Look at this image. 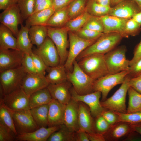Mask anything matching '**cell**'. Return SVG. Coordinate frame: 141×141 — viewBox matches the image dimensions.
Here are the masks:
<instances>
[{"instance_id": "1", "label": "cell", "mask_w": 141, "mask_h": 141, "mask_svg": "<svg viewBox=\"0 0 141 141\" xmlns=\"http://www.w3.org/2000/svg\"><path fill=\"white\" fill-rule=\"evenodd\" d=\"M123 38L116 32L103 33L92 44L83 50L77 57L78 61L82 58L94 53L105 54L116 47Z\"/></svg>"}, {"instance_id": "2", "label": "cell", "mask_w": 141, "mask_h": 141, "mask_svg": "<svg viewBox=\"0 0 141 141\" xmlns=\"http://www.w3.org/2000/svg\"><path fill=\"white\" fill-rule=\"evenodd\" d=\"M104 55L98 53L92 54L82 58L77 62L85 73L96 80L109 74Z\"/></svg>"}, {"instance_id": "3", "label": "cell", "mask_w": 141, "mask_h": 141, "mask_svg": "<svg viewBox=\"0 0 141 141\" xmlns=\"http://www.w3.org/2000/svg\"><path fill=\"white\" fill-rule=\"evenodd\" d=\"M68 80L73 86L76 92L84 95L94 92L93 84L96 80L90 77L80 68L75 60L71 71L67 72Z\"/></svg>"}, {"instance_id": "4", "label": "cell", "mask_w": 141, "mask_h": 141, "mask_svg": "<svg viewBox=\"0 0 141 141\" xmlns=\"http://www.w3.org/2000/svg\"><path fill=\"white\" fill-rule=\"evenodd\" d=\"M27 73L22 66L0 72L2 95L8 94L21 88L22 81Z\"/></svg>"}, {"instance_id": "5", "label": "cell", "mask_w": 141, "mask_h": 141, "mask_svg": "<svg viewBox=\"0 0 141 141\" xmlns=\"http://www.w3.org/2000/svg\"><path fill=\"white\" fill-rule=\"evenodd\" d=\"M126 51L125 46L122 45L115 48L104 54L105 61L109 74L128 70L130 60L126 58Z\"/></svg>"}, {"instance_id": "6", "label": "cell", "mask_w": 141, "mask_h": 141, "mask_svg": "<svg viewBox=\"0 0 141 141\" xmlns=\"http://www.w3.org/2000/svg\"><path fill=\"white\" fill-rule=\"evenodd\" d=\"M130 79L127 74L121 86L113 95L110 98L101 102L103 107L113 111L127 113L126 99L130 87L129 81Z\"/></svg>"}, {"instance_id": "7", "label": "cell", "mask_w": 141, "mask_h": 141, "mask_svg": "<svg viewBox=\"0 0 141 141\" xmlns=\"http://www.w3.org/2000/svg\"><path fill=\"white\" fill-rule=\"evenodd\" d=\"M69 48L68 56L64 64L67 72L71 71L73 63L77 56L83 50L96 40H88L82 39L74 32L69 31Z\"/></svg>"}, {"instance_id": "8", "label": "cell", "mask_w": 141, "mask_h": 141, "mask_svg": "<svg viewBox=\"0 0 141 141\" xmlns=\"http://www.w3.org/2000/svg\"><path fill=\"white\" fill-rule=\"evenodd\" d=\"M48 36L52 40L58 51L60 59V64L64 65L68 53L69 45L67 39L68 31L64 27L55 28L47 26Z\"/></svg>"}, {"instance_id": "9", "label": "cell", "mask_w": 141, "mask_h": 141, "mask_svg": "<svg viewBox=\"0 0 141 141\" xmlns=\"http://www.w3.org/2000/svg\"><path fill=\"white\" fill-rule=\"evenodd\" d=\"M128 73V70L124 71L114 74H108L96 80L93 84L94 91L100 92L102 95V101H104L113 88L123 82Z\"/></svg>"}, {"instance_id": "10", "label": "cell", "mask_w": 141, "mask_h": 141, "mask_svg": "<svg viewBox=\"0 0 141 141\" xmlns=\"http://www.w3.org/2000/svg\"><path fill=\"white\" fill-rule=\"evenodd\" d=\"M33 51L37 55L48 67L60 64L58 51L52 40L48 36L44 42Z\"/></svg>"}, {"instance_id": "11", "label": "cell", "mask_w": 141, "mask_h": 141, "mask_svg": "<svg viewBox=\"0 0 141 141\" xmlns=\"http://www.w3.org/2000/svg\"><path fill=\"white\" fill-rule=\"evenodd\" d=\"M70 92L72 99L77 102H82L89 107L91 115L94 118L101 115L105 109L102 106L100 101L101 93L99 91L80 95L76 92L73 87L70 89Z\"/></svg>"}, {"instance_id": "12", "label": "cell", "mask_w": 141, "mask_h": 141, "mask_svg": "<svg viewBox=\"0 0 141 141\" xmlns=\"http://www.w3.org/2000/svg\"><path fill=\"white\" fill-rule=\"evenodd\" d=\"M5 105L11 111H15L30 109L29 97L21 87L1 98Z\"/></svg>"}, {"instance_id": "13", "label": "cell", "mask_w": 141, "mask_h": 141, "mask_svg": "<svg viewBox=\"0 0 141 141\" xmlns=\"http://www.w3.org/2000/svg\"><path fill=\"white\" fill-rule=\"evenodd\" d=\"M23 20L17 3L10 6L0 14L1 24L10 29L16 37L19 25L22 24Z\"/></svg>"}, {"instance_id": "14", "label": "cell", "mask_w": 141, "mask_h": 141, "mask_svg": "<svg viewBox=\"0 0 141 141\" xmlns=\"http://www.w3.org/2000/svg\"><path fill=\"white\" fill-rule=\"evenodd\" d=\"M12 114L15 128L18 135L33 132L38 128L30 109L12 111Z\"/></svg>"}, {"instance_id": "15", "label": "cell", "mask_w": 141, "mask_h": 141, "mask_svg": "<svg viewBox=\"0 0 141 141\" xmlns=\"http://www.w3.org/2000/svg\"><path fill=\"white\" fill-rule=\"evenodd\" d=\"M24 54L18 50L0 49V72L22 66Z\"/></svg>"}, {"instance_id": "16", "label": "cell", "mask_w": 141, "mask_h": 141, "mask_svg": "<svg viewBox=\"0 0 141 141\" xmlns=\"http://www.w3.org/2000/svg\"><path fill=\"white\" fill-rule=\"evenodd\" d=\"M49 84L45 75L27 73L23 79L21 87L30 97L33 93L47 87Z\"/></svg>"}, {"instance_id": "17", "label": "cell", "mask_w": 141, "mask_h": 141, "mask_svg": "<svg viewBox=\"0 0 141 141\" xmlns=\"http://www.w3.org/2000/svg\"><path fill=\"white\" fill-rule=\"evenodd\" d=\"M141 10L133 0H123L111 7L108 15L128 19Z\"/></svg>"}, {"instance_id": "18", "label": "cell", "mask_w": 141, "mask_h": 141, "mask_svg": "<svg viewBox=\"0 0 141 141\" xmlns=\"http://www.w3.org/2000/svg\"><path fill=\"white\" fill-rule=\"evenodd\" d=\"M72 85L67 80L58 84H49L47 87L52 99L66 105L72 99L70 92Z\"/></svg>"}, {"instance_id": "19", "label": "cell", "mask_w": 141, "mask_h": 141, "mask_svg": "<svg viewBox=\"0 0 141 141\" xmlns=\"http://www.w3.org/2000/svg\"><path fill=\"white\" fill-rule=\"evenodd\" d=\"M48 104V127L60 126L64 124L66 105L53 99Z\"/></svg>"}, {"instance_id": "20", "label": "cell", "mask_w": 141, "mask_h": 141, "mask_svg": "<svg viewBox=\"0 0 141 141\" xmlns=\"http://www.w3.org/2000/svg\"><path fill=\"white\" fill-rule=\"evenodd\" d=\"M78 102V123L79 130L88 133L96 132L95 120L91 115L89 107L82 102Z\"/></svg>"}, {"instance_id": "21", "label": "cell", "mask_w": 141, "mask_h": 141, "mask_svg": "<svg viewBox=\"0 0 141 141\" xmlns=\"http://www.w3.org/2000/svg\"><path fill=\"white\" fill-rule=\"evenodd\" d=\"M60 126L42 127L35 131L18 135L15 140L18 141H46L53 132L57 130Z\"/></svg>"}, {"instance_id": "22", "label": "cell", "mask_w": 141, "mask_h": 141, "mask_svg": "<svg viewBox=\"0 0 141 141\" xmlns=\"http://www.w3.org/2000/svg\"><path fill=\"white\" fill-rule=\"evenodd\" d=\"M78 118V102L71 99L66 105L64 124L71 131L76 132L79 130Z\"/></svg>"}, {"instance_id": "23", "label": "cell", "mask_w": 141, "mask_h": 141, "mask_svg": "<svg viewBox=\"0 0 141 141\" xmlns=\"http://www.w3.org/2000/svg\"><path fill=\"white\" fill-rule=\"evenodd\" d=\"M100 18L103 26L104 33L117 32L120 34L124 38V29L128 19L109 15L100 17Z\"/></svg>"}, {"instance_id": "24", "label": "cell", "mask_w": 141, "mask_h": 141, "mask_svg": "<svg viewBox=\"0 0 141 141\" xmlns=\"http://www.w3.org/2000/svg\"><path fill=\"white\" fill-rule=\"evenodd\" d=\"M8 27L0 25V49L18 50L17 38Z\"/></svg>"}, {"instance_id": "25", "label": "cell", "mask_w": 141, "mask_h": 141, "mask_svg": "<svg viewBox=\"0 0 141 141\" xmlns=\"http://www.w3.org/2000/svg\"><path fill=\"white\" fill-rule=\"evenodd\" d=\"M48 73L45 76L49 84H57L63 83L68 80L67 72L64 65L48 67Z\"/></svg>"}, {"instance_id": "26", "label": "cell", "mask_w": 141, "mask_h": 141, "mask_svg": "<svg viewBox=\"0 0 141 141\" xmlns=\"http://www.w3.org/2000/svg\"><path fill=\"white\" fill-rule=\"evenodd\" d=\"M55 10L53 8L33 13L26 20L25 26L30 28L32 26H46L49 19Z\"/></svg>"}, {"instance_id": "27", "label": "cell", "mask_w": 141, "mask_h": 141, "mask_svg": "<svg viewBox=\"0 0 141 141\" xmlns=\"http://www.w3.org/2000/svg\"><path fill=\"white\" fill-rule=\"evenodd\" d=\"M52 99L47 87L39 90L33 93L30 96V109L48 104Z\"/></svg>"}, {"instance_id": "28", "label": "cell", "mask_w": 141, "mask_h": 141, "mask_svg": "<svg viewBox=\"0 0 141 141\" xmlns=\"http://www.w3.org/2000/svg\"><path fill=\"white\" fill-rule=\"evenodd\" d=\"M29 28L21 24L17 36L18 50L24 53H30L32 51V44L28 34Z\"/></svg>"}, {"instance_id": "29", "label": "cell", "mask_w": 141, "mask_h": 141, "mask_svg": "<svg viewBox=\"0 0 141 141\" xmlns=\"http://www.w3.org/2000/svg\"><path fill=\"white\" fill-rule=\"evenodd\" d=\"M28 34L32 45L38 47L48 36L47 26L42 25L32 26L29 28Z\"/></svg>"}, {"instance_id": "30", "label": "cell", "mask_w": 141, "mask_h": 141, "mask_svg": "<svg viewBox=\"0 0 141 141\" xmlns=\"http://www.w3.org/2000/svg\"><path fill=\"white\" fill-rule=\"evenodd\" d=\"M132 131L128 123L124 122H119L111 127L104 136L105 139L117 140Z\"/></svg>"}, {"instance_id": "31", "label": "cell", "mask_w": 141, "mask_h": 141, "mask_svg": "<svg viewBox=\"0 0 141 141\" xmlns=\"http://www.w3.org/2000/svg\"><path fill=\"white\" fill-rule=\"evenodd\" d=\"M68 7V6L55 11L48 20L46 26L55 28L64 26L70 20Z\"/></svg>"}, {"instance_id": "32", "label": "cell", "mask_w": 141, "mask_h": 141, "mask_svg": "<svg viewBox=\"0 0 141 141\" xmlns=\"http://www.w3.org/2000/svg\"><path fill=\"white\" fill-rule=\"evenodd\" d=\"M48 104L30 109L32 115L38 128L48 127Z\"/></svg>"}, {"instance_id": "33", "label": "cell", "mask_w": 141, "mask_h": 141, "mask_svg": "<svg viewBox=\"0 0 141 141\" xmlns=\"http://www.w3.org/2000/svg\"><path fill=\"white\" fill-rule=\"evenodd\" d=\"M0 122L10 128L16 136L18 135L14 123L12 111L5 105L1 98L0 99Z\"/></svg>"}, {"instance_id": "34", "label": "cell", "mask_w": 141, "mask_h": 141, "mask_svg": "<svg viewBox=\"0 0 141 141\" xmlns=\"http://www.w3.org/2000/svg\"><path fill=\"white\" fill-rule=\"evenodd\" d=\"M48 141H75V132L70 131L64 124L60 126L57 130L53 132Z\"/></svg>"}, {"instance_id": "35", "label": "cell", "mask_w": 141, "mask_h": 141, "mask_svg": "<svg viewBox=\"0 0 141 141\" xmlns=\"http://www.w3.org/2000/svg\"><path fill=\"white\" fill-rule=\"evenodd\" d=\"M111 7L101 5L95 0H88L85 10L92 16L100 17L108 15Z\"/></svg>"}, {"instance_id": "36", "label": "cell", "mask_w": 141, "mask_h": 141, "mask_svg": "<svg viewBox=\"0 0 141 141\" xmlns=\"http://www.w3.org/2000/svg\"><path fill=\"white\" fill-rule=\"evenodd\" d=\"M128 92L129 101L127 113L141 111V94L130 86Z\"/></svg>"}, {"instance_id": "37", "label": "cell", "mask_w": 141, "mask_h": 141, "mask_svg": "<svg viewBox=\"0 0 141 141\" xmlns=\"http://www.w3.org/2000/svg\"><path fill=\"white\" fill-rule=\"evenodd\" d=\"M91 15L85 10L75 18L69 20L64 27L69 31L75 32L82 28Z\"/></svg>"}, {"instance_id": "38", "label": "cell", "mask_w": 141, "mask_h": 141, "mask_svg": "<svg viewBox=\"0 0 141 141\" xmlns=\"http://www.w3.org/2000/svg\"><path fill=\"white\" fill-rule=\"evenodd\" d=\"M88 0H74L68 7L70 20L79 16L85 11Z\"/></svg>"}, {"instance_id": "39", "label": "cell", "mask_w": 141, "mask_h": 141, "mask_svg": "<svg viewBox=\"0 0 141 141\" xmlns=\"http://www.w3.org/2000/svg\"><path fill=\"white\" fill-rule=\"evenodd\" d=\"M35 0H19L17 4L23 20H26L33 13Z\"/></svg>"}, {"instance_id": "40", "label": "cell", "mask_w": 141, "mask_h": 141, "mask_svg": "<svg viewBox=\"0 0 141 141\" xmlns=\"http://www.w3.org/2000/svg\"><path fill=\"white\" fill-rule=\"evenodd\" d=\"M114 111L118 116V122H124L134 124L141 122V111L130 113Z\"/></svg>"}, {"instance_id": "41", "label": "cell", "mask_w": 141, "mask_h": 141, "mask_svg": "<svg viewBox=\"0 0 141 141\" xmlns=\"http://www.w3.org/2000/svg\"><path fill=\"white\" fill-rule=\"evenodd\" d=\"M141 31V25L132 18L127 21L124 31V38L138 35Z\"/></svg>"}, {"instance_id": "42", "label": "cell", "mask_w": 141, "mask_h": 141, "mask_svg": "<svg viewBox=\"0 0 141 141\" xmlns=\"http://www.w3.org/2000/svg\"><path fill=\"white\" fill-rule=\"evenodd\" d=\"M75 33L79 37L88 40H96L103 33L82 28Z\"/></svg>"}, {"instance_id": "43", "label": "cell", "mask_w": 141, "mask_h": 141, "mask_svg": "<svg viewBox=\"0 0 141 141\" xmlns=\"http://www.w3.org/2000/svg\"><path fill=\"white\" fill-rule=\"evenodd\" d=\"M82 28L103 33V25L99 17L91 15Z\"/></svg>"}, {"instance_id": "44", "label": "cell", "mask_w": 141, "mask_h": 141, "mask_svg": "<svg viewBox=\"0 0 141 141\" xmlns=\"http://www.w3.org/2000/svg\"><path fill=\"white\" fill-rule=\"evenodd\" d=\"M95 118V127L96 132L104 136L108 131L111 125L101 115Z\"/></svg>"}, {"instance_id": "45", "label": "cell", "mask_w": 141, "mask_h": 141, "mask_svg": "<svg viewBox=\"0 0 141 141\" xmlns=\"http://www.w3.org/2000/svg\"><path fill=\"white\" fill-rule=\"evenodd\" d=\"M30 54L32 58L37 73L45 75L46 71L47 70L48 67L42 59L32 51Z\"/></svg>"}, {"instance_id": "46", "label": "cell", "mask_w": 141, "mask_h": 141, "mask_svg": "<svg viewBox=\"0 0 141 141\" xmlns=\"http://www.w3.org/2000/svg\"><path fill=\"white\" fill-rule=\"evenodd\" d=\"M16 136L10 128L0 122V141L15 140Z\"/></svg>"}, {"instance_id": "47", "label": "cell", "mask_w": 141, "mask_h": 141, "mask_svg": "<svg viewBox=\"0 0 141 141\" xmlns=\"http://www.w3.org/2000/svg\"><path fill=\"white\" fill-rule=\"evenodd\" d=\"M21 64L27 73H37L30 53H24Z\"/></svg>"}, {"instance_id": "48", "label": "cell", "mask_w": 141, "mask_h": 141, "mask_svg": "<svg viewBox=\"0 0 141 141\" xmlns=\"http://www.w3.org/2000/svg\"><path fill=\"white\" fill-rule=\"evenodd\" d=\"M127 75L130 79L141 75V58L130 66Z\"/></svg>"}, {"instance_id": "49", "label": "cell", "mask_w": 141, "mask_h": 141, "mask_svg": "<svg viewBox=\"0 0 141 141\" xmlns=\"http://www.w3.org/2000/svg\"><path fill=\"white\" fill-rule=\"evenodd\" d=\"M101 115L111 125L118 123V116L114 111L105 109Z\"/></svg>"}, {"instance_id": "50", "label": "cell", "mask_w": 141, "mask_h": 141, "mask_svg": "<svg viewBox=\"0 0 141 141\" xmlns=\"http://www.w3.org/2000/svg\"><path fill=\"white\" fill-rule=\"evenodd\" d=\"M141 58V39L134 48L133 57L131 60H130V66L134 64Z\"/></svg>"}, {"instance_id": "51", "label": "cell", "mask_w": 141, "mask_h": 141, "mask_svg": "<svg viewBox=\"0 0 141 141\" xmlns=\"http://www.w3.org/2000/svg\"><path fill=\"white\" fill-rule=\"evenodd\" d=\"M129 84L130 87L141 94V75L130 79Z\"/></svg>"}, {"instance_id": "52", "label": "cell", "mask_w": 141, "mask_h": 141, "mask_svg": "<svg viewBox=\"0 0 141 141\" xmlns=\"http://www.w3.org/2000/svg\"><path fill=\"white\" fill-rule=\"evenodd\" d=\"M74 0H53V8L55 11L68 6Z\"/></svg>"}, {"instance_id": "53", "label": "cell", "mask_w": 141, "mask_h": 141, "mask_svg": "<svg viewBox=\"0 0 141 141\" xmlns=\"http://www.w3.org/2000/svg\"><path fill=\"white\" fill-rule=\"evenodd\" d=\"M52 7H53V0H43L37 7L33 13Z\"/></svg>"}, {"instance_id": "54", "label": "cell", "mask_w": 141, "mask_h": 141, "mask_svg": "<svg viewBox=\"0 0 141 141\" xmlns=\"http://www.w3.org/2000/svg\"><path fill=\"white\" fill-rule=\"evenodd\" d=\"M75 141H89L87 133L80 130L75 132Z\"/></svg>"}, {"instance_id": "55", "label": "cell", "mask_w": 141, "mask_h": 141, "mask_svg": "<svg viewBox=\"0 0 141 141\" xmlns=\"http://www.w3.org/2000/svg\"><path fill=\"white\" fill-rule=\"evenodd\" d=\"M19 0H0V10H4L10 6L17 3Z\"/></svg>"}, {"instance_id": "56", "label": "cell", "mask_w": 141, "mask_h": 141, "mask_svg": "<svg viewBox=\"0 0 141 141\" xmlns=\"http://www.w3.org/2000/svg\"><path fill=\"white\" fill-rule=\"evenodd\" d=\"M87 133L89 141H104L106 140L103 135L96 132L91 133Z\"/></svg>"}, {"instance_id": "57", "label": "cell", "mask_w": 141, "mask_h": 141, "mask_svg": "<svg viewBox=\"0 0 141 141\" xmlns=\"http://www.w3.org/2000/svg\"><path fill=\"white\" fill-rule=\"evenodd\" d=\"M128 124L131 131L136 132L141 135V122L136 124Z\"/></svg>"}, {"instance_id": "58", "label": "cell", "mask_w": 141, "mask_h": 141, "mask_svg": "<svg viewBox=\"0 0 141 141\" xmlns=\"http://www.w3.org/2000/svg\"><path fill=\"white\" fill-rule=\"evenodd\" d=\"M95 1L98 3L102 5L110 6L111 0H95Z\"/></svg>"}, {"instance_id": "59", "label": "cell", "mask_w": 141, "mask_h": 141, "mask_svg": "<svg viewBox=\"0 0 141 141\" xmlns=\"http://www.w3.org/2000/svg\"><path fill=\"white\" fill-rule=\"evenodd\" d=\"M132 18L141 25V11L136 13Z\"/></svg>"}, {"instance_id": "60", "label": "cell", "mask_w": 141, "mask_h": 141, "mask_svg": "<svg viewBox=\"0 0 141 141\" xmlns=\"http://www.w3.org/2000/svg\"><path fill=\"white\" fill-rule=\"evenodd\" d=\"M123 0H111L110 6L113 7Z\"/></svg>"}, {"instance_id": "61", "label": "cell", "mask_w": 141, "mask_h": 141, "mask_svg": "<svg viewBox=\"0 0 141 141\" xmlns=\"http://www.w3.org/2000/svg\"><path fill=\"white\" fill-rule=\"evenodd\" d=\"M137 4L141 11V0H133Z\"/></svg>"}, {"instance_id": "62", "label": "cell", "mask_w": 141, "mask_h": 141, "mask_svg": "<svg viewBox=\"0 0 141 141\" xmlns=\"http://www.w3.org/2000/svg\"><path fill=\"white\" fill-rule=\"evenodd\" d=\"M43 0H35L34 10L38 5Z\"/></svg>"}]
</instances>
